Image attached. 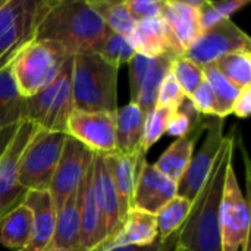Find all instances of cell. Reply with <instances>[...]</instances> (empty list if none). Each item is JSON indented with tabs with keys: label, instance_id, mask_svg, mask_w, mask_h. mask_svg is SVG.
I'll return each mask as SVG.
<instances>
[{
	"label": "cell",
	"instance_id": "21",
	"mask_svg": "<svg viewBox=\"0 0 251 251\" xmlns=\"http://www.w3.org/2000/svg\"><path fill=\"white\" fill-rule=\"evenodd\" d=\"M47 251H82L79 222V188L56 210V226Z\"/></svg>",
	"mask_w": 251,
	"mask_h": 251
},
{
	"label": "cell",
	"instance_id": "20",
	"mask_svg": "<svg viewBox=\"0 0 251 251\" xmlns=\"http://www.w3.org/2000/svg\"><path fill=\"white\" fill-rule=\"evenodd\" d=\"M128 41L134 53L137 54H143L147 57H175L172 43L162 16L138 21L134 31L128 37Z\"/></svg>",
	"mask_w": 251,
	"mask_h": 251
},
{
	"label": "cell",
	"instance_id": "12",
	"mask_svg": "<svg viewBox=\"0 0 251 251\" xmlns=\"http://www.w3.org/2000/svg\"><path fill=\"white\" fill-rule=\"evenodd\" d=\"M93 157V151H90L75 138L66 135L63 150L49 188L56 210H59L69 196L79 188V184L90 168Z\"/></svg>",
	"mask_w": 251,
	"mask_h": 251
},
{
	"label": "cell",
	"instance_id": "9",
	"mask_svg": "<svg viewBox=\"0 0 251 251\" xmlns=\"http://www.w3.org/2000/svg\"><path fill=\"white\" fill-rule=\"evenodd\" d=\"M247 240H250V207L231 166L221 206L222 251H241Z\"/></svg>",
	"mask_w": 251,
	"mask_h": 251
},
{
	"label": "cell",
	"instance_id": "43",
	"mask_svg": "<svg viewBox=\"0 0 251 251\" xmlns=\"http://www.w3.org/2000/svg\"><path fill=\"white\" fill-rule=\"evenodd\" d=\"M16 126H18V124H16V125H13V126H7V125H6V122L0 118V147H1V146H4V144L9 141V138H10V137H12V134L15 132Z\"/></svg>",
	"mask_w": 251,
	"mask_h": 251
},
{
	"label": "cell",
	"instance_id": "3",
	"mask_svg": "<svg viewBox=\"0 0 251 251\" xmlns=\"http://www.w3.org/2000/svg\"><path fill=\"white\" fill-rule=\"evenodd\" d=\"M119 68L106 62L96 51L72 56V101L74 110L85 113H115L118 109Z\"/></svg>",
	"mask_w": 251,
	"mask_h": 251
},
{
	"label": "cell",
	"instance_id": "32",
	"mask_svg": "<svg viewBox=\"0 0 251 251\" xmlns=\"http://www.w3.org/2000/svg\"><path fill=\"white\" fill-rule=\"evenodd\" d=\"M174 112H175L174 109L156 106L144 118L143 132H141V140H140V153L147 154L150 147H153L166 134L168 121Z\"/></svg>",
	"mask_w": 251,
	"mask_h": 251
},
{
	"label": "cell",
	"instance_id": "6",
	"mask_svg": "<svg viewBox=\"0 0 251 251\" xmlns=\"http://www.w3.org/2000/svg\"><path fill=\"white\" fill-rule=\"evenodd\" d=\"M66 135L68 134L65 132H50L43 129L34 135L24 151L18 172V184L24 191H41L50 188Z\"/></svg>",
	"mask_w": 251,
	"mask_h": 251
},
{
	"label": "cell",
	"instance_id": "33",
	"mask_svg": "<svg viewBox=\"0 0 251 251\" xmlns=\"http://www.w3.org/2000/svg\"><path fill=\"white\" fill-rule=\"evenodd\" d=\"M250 0H224V1H206L199 7L200 25L201 31H207L218 25L225 19H231V16L247 6Z\"/></svg>",
	"mask_w": 251,
	"mask_h": 251
},
{
	"label": "cell",
	"instance_id": "1",
	"mask_svg": "<svg viewBox=\"0 0 251 251\" xmlns=\"http://www.w3.org/2000/svg\"><path fill=\"white\" fill-rule=\"evenodd\" d=\"M107 31L90 0L38 1L34 40L54 43L71 56L97 53Z\"/></svg>",
	"mask_w": 251,
	"mask_h": 251
},
{
	"label": "cell",
	"instance_id": "2",
	"mask_svg": "<svg viewBox=\"0 0 251 251\" xmlns=\"http://www.w3.org/2000/svg\"><path fill=\"white\" fill-rule=\"evenodd\" d=\"M234 138L224 137L212 171L194 199L190 213L176 234V246L187 251H222L221 206L228 169L232 166Z\"/></svg>",
	"mask_w": 251,
	"mask_h": 251
},
{
	"label": "cell",
	"instance_id": "15",
	"mask_svg": "<svg viewBox=\"0 0 251 251\" xmlns=\"http://www.w3.org/2000/svg\"><path fill=\"white\" fill-rule=\"evenodd\" d=\"M176 196V184L162 175L147 159L141 163L131 209H138L151 215H156L169 200Z\"/></svg>",
	"mask_w": 251,
	"mask_h": 251
},
{
	"label": "cell",
	"instance_id": "10",
	"mask_svg": "<svg viewBox=\"0 0 251 251\" xmlns=\"http://www.w3.org/2000/svg\"><path fill=\"white\" fill-rule=\"evenodd\" d=\"M224 124V119L216 116H209V119H204L206 137L201 141L199 150H194L190 165L176 185V196H181L190 201H194V199L197 197L212 171L213 162L222 146L225 137Z\"/></svg>",
	"mask_w": 251,
	"mask_h": 251
},
{
	"label": "cell",
	"instance_id": "35",
	"mask_svg": "<svg viewBox=\"0 0 251 251\" xmlns=\"http://www.w3.org/2000/svg\"><path fill=\"white\" fill-rule=\"evenodd\" d=\"M171 72L187 97L204 81L203 69L184 56L172 59Z\"/></svg>",
	"mask_w": 251,
	"mask_h": 251
},
{
	"label": "cell",
	"instance_id": "45",
	"mask_svg": "<svg viewBox=\"0 0 251 251\" xmlns=\"http://www.w3.org/2000/svg\"><path fill=\"white\" fill-rule=\"evenodd\" d=\"M6 144H7V143H6ZM6 144H4V146H6ZM4 146H1V147H0V153H1V150L4 149Z\"/></svg>",
	"mask_w": 251,
	"mask_h": 251
},
{
	"label": "cell",
	"instance_id": "29",
	"mask_svg": "<svg viewBox=\"0 0 251 251\" xmlns=\"http://www.w3.org/2000/svg\"><path fill=\"white\" fill-rule=\"evenodd\" d=\"M213 65L238 90L251 87V49L228 53Z\"/></svg>",
	"mask_w": 251,
	"mask_h": 251
},
{
	"label": "cell",
	"instance_id": "38",
	"mask_svg": "<svg viewBox=\"0 0 251 251\" xmlns=\"http://www.w3.org/2000/svg\"><path fill=\"white\" fill-rule=\"evenodd\" d=\"M188 99L201 116H215L216 96L212 85L206 79L188 96Z\"/></svg>",
	"mask_w": 251,
	"mask_h": 251
},
{
	"label": "cell",
	"instance_id": "42",
	"mask_svg": "<svg viewBox=\"0 0 251 251\" xmlns=\"http://www.w3.org/2000/svg\"><path fill=\"white\" fill-rule=\"evenodd\" d=\"M251 112V87H246L240 90L234 106H232V113L238 118H249Z\"/></svg>",
	"mask_w": 251,
	"mask_h": 251
},
{
	"label": "cell",
	"instance_id": "22",
	"mask_svg": "<svg viewBox=\"0 0 251 251\" xmlns=\"http://www.w3.org/2000/svg\"><path fill=\"white\" fill-rule=\"evenodd\" d=\"M204 129H206V125H204V121H203L200 128L191 131L185 137L176 138L165 150V153L159 157V160L153 166L162 175H165L168 179H171L172 182H175L178 185V182L181 181V178L184 176V174H185V171H187V168L190 165V160L193 157L196 144L200 140Z\"/></svg>",
	"mask_w": 251,
	"mask_h": 251
},
{
	"label": "cell",
	"instance_id": "19",
	"mask_svg": "<svg viewBox=\"0 0 251 251\" xmlns=\"http://www.w3.org/2000/svg\"><path fill=\"white\" fill-rule=\"evenodd\" d=\"M104 160H106L115 190L119 197L122 218L125 219V216L131 210L135 181H137L141 163L146 160V154L140 151L134 154L112 153V154H104Z\"/></svg>",
	"mask_w": 251,
	"mask_h": 251
},
{
	"label": "cell",
	"instance_id": "26",
	"mask_svg": "<svg viewBox=\"0 0 251 251\" xmlns=\"http://www.w3.org/2000/svg\"><path fill=\"white\" fill-rule=\"evenodd\" d=\"M172 59H175V57H172V56L154 57L153 65L141 84V88H140L134 103L140 107L144 118L156 107L159 88H160V84H162L165 75L171 71Z\"/></svg>",
	"mask_w": 251,
	"mask_h": 251
},
{
	"label": "cell",
	"instance_id": "17",
	"mask_svg": "<svg viewBox=\"0 0 251 251\" xmlns=\"http://www.w3.org/2000/svg\"><path fill=\"white\" fill-rule=\"evenodd\" d=\"M32 215L31 240L25 251H47L54 234L56 207L49 190L26 191L22 201Z\"/></svg>",
	"mask_w": 251,
	"mask_h": 251
},
{
	"label": "cell",
	"instance_id": "39",
	"mask_svg": "<svg viewBox=\"0 0 251 251\" xmlns=\"http://www.w3.org/2000/svg\"><path fill=\"white\" fill-rule=\"evenodd\" d=\"M126 6L132 18L138 22L143 19L160 16L163 0H126Z\"/></svg>",
	"mask_w": 251,
	"mask_h": 251
},
{
	"label": "cell",
	"instance_id": "13",
	"mask_svg": "<svg viewBox=\"0 0 251 251\" xmlns=\"http://www.w3.org/2000/svg\"><path fill=\"white\" fill-rule=\"evenodd\" d=\"M66 134L96 154L116 153L115 113L74 110L66 122Z\"/></svg>",
	"mask_w": 251,
	"mask_h": 251
},
{
	"label": "cell",
	"instance_id": "31",
	"mask_svg": "<svg viewBox=\"0 0 251 251\" xmlns=\"http://www.w3.org/2000/svg\"><path fill=\"white\" fill-rule=\"evenodd\" d=\"M204 79L212 85L215 96H216V107H215V116L225 119L228 115H232V106L234 101L240 93V90L232 85L219 71L218 68L210 63L201 68Z\"/></svg>",
	"mask_w": 251,
	"mask_h": 251
},
{
	"label": "cell",
	"instance_id": "5",
	"mask_svg": "<svg viewBox=\"0 0 251 251\" xmlns=\"http://www.w3.org/2000/svg\"><path fill=\"white\" fill-rule=\"evenodd\" d=\"M71 76L72 57L65 60L51 84L22 100V121H29L43 131L66 134V122L74 112Z\"/></svg>",
	"mask_w": 251,
	"mask_h": 251
},
{
	"label": "cell",
	"instance_id": "28",
	"mask_svg": "<svg viewBox=\"0 0 251 251\" xmlns=\"http://www.w3.org/2000/svg\"><path fill=\"white\" fill-rule=\"evenodd\" d=\"M191 204H193V201H190L181 196H175L154 215L156 224H157L159 240L166 241L171 237L178 234V231L182 228V225L190 213Z\"/></svg>",
	"mask_w": 251,
	"mask_h": 251
},
{
	"label": "cell",
	"instance_id": "27",
	"mask_svg": "<svg viewBox=\"0 0 251 251\" xmlns=\"http://www.w3.org/2000/svg\"><path fill=\"white\" fill-rule=\"evenodd\" d=\"M94 10L101 16L107 29L124 37H129L134 31L137 21L129 13L125 1H107V0H91Z\"/></svg>",
	"mask_w": 251,
	"mask_h": 251
},
{
	"label": "cell",
	"instance_id": "18",
	"mask_svg": "<svg viewBox=\"0 0 251 251\" xmlns=\"http://www.w3.org/2000/svg\"><path fill=\"white\" fill-rule=\"evenodd\" d=\"M79 222L82 251H93L104 244V226L93 184V162L79 184Z\"/></svg>",
	"mask_w": 251,
	"mask_h": 251
},
{
	"label": "cell",
	"instance_id": "46",
	"mask_svg": "<svg viewBox=\"0 0 251 251\" xmlns=\"http://www.w3.org/2000/svg\"><path fill=\"white\" fill-rule=\"evenodd\" d=\"M3 3H4V0H0V6H1Z\"/></svg>",
	"mask_w": 251,
	"mask_h": 251
},
{
	"label": "cell",
	"instance_id": "40",
	"mask_svg": "<svg viewBox=\"0 0 251 251\" xmlns=\"http://www.w3.org/2000/svg\"><path fill=\"white\" fill-rule=\"evenodd\" d=\"M203 121H204V119H203ZM201 124H203V122H201ZM201 124H194L184 112H181L179 109H176V110L171 115V118H169V121H168L166 134H168V135H172V137L181 138V137L188 135L191 131L200 128Z\"/></svg>",
	"mask_w": 251,
	"mask_h": 251
},
{
	"label": "cell",
	"instance_id": "34",
	"mask_svg": "<svg viewBox=\"0 0 251 251\" xmlns=\"http://www.w3.org/2000/svg\"><path fill=\"white\" fill-rule=\"evenodd\" d=\"M97 53L110 65L119 68L124 63H128L131 57L135 54L128 38L124 35H119L116 32L107 31L103 43L100 44Z\"/></svg>",
	"mask_w": 251,
	"mask_h": 251
},
{
	"label": "cell",
	"instance_id": "14",
	"mask_svg": "<svg viewBox=\"0 0 251 251\" xmlns=\"http://www.w3.org/2000/svg\"><path fill=\"white\" fill-rule=\"evenodd\" d=\"M203 0H163L162 19L165 21L175 57L184 56L187 49L201 35L199 7Z\"/></svg>",
	"mask_w": 251,
	"mask_h": 251
},
{
	"label": "cell",
	"instance_id": "11",
	"mask_svg": "<svg viewBox=\"0 0 251 251\" xmlns=\"http://www.w3.org/2000/svg\"><path fill=\"white\" fill-rule=\"evenodd\" d=\"M251 47L250 37L232 19H225L201 35L187 49L184 57L200 68L215 63L222 56Z\"/></svg>",
	"mask_w": 251,
	"mask_h": 251
},
{
	"label": "cell",
	"instance_id": "36",
	"mask_svg": "<svg viewBox=\"0 0 251 251\" xmlns=\"http://www.w3.org/2000/svg\"><path fill=\"white\" fill-rule=\"evenodd\" d=\"M153 60L154 57H147V56H143V54H134L131 57V60L128 62V66H129V90H131V101L129 103H134L140 88H141V84L144 81V78L147 76L151 65H153Z\"/></svg>",
	"mask_w": 251,
	"mask_h": 251
},
{
	"label": "cell",
	"instance_id": "23",
	"mask_svg": "<svg viewBox=\"0 0 251 251\" xmlns=\"http://www.w3.org/2000/svg\"><path fill=\"white\" fill-rule=\"evenodd\" d=\"M156 240H159L156 216L138 209H131L125 216L119 231L106 244L146 247L153 244Z\"/></svg>",
	"mask_w": 251,
	"mask_h": 251
},
{
	"label": "cell",
	"instance_id": "4",
	"mask_svg": "<svg viewBox=\"0 0 251 251\" xmlns=\"http://www.w3.org/2000/svg\"><path fill=\"white\" fill-rule=\"evenodd\" d=\"M69 57L60 46L32 38L9 62L19 96L29 99L51 84Z\"/></svg>",
	"mask_w": 251,
	"mask_h": 251
},
{
	"label": "cell",
	"instance_id": "24",
	"mask_svg": "<svg viewBox=\"0 0 251 251\" xmlns=\"http://www.w3.org/2000/svg\"><path fill=\"white\" fill-rule=\"evenodd\" d=\"M144 115L135 103L118 107L115 112V141L116 153L134 154L140 151Z\"/></svg>",
	"mask_w": 251,
	"mask_h": 251
},
{
	"label": "cell",
	"instance_id": "16",
	"mask_svg": "<svg viewBox=\"0 0 251 251\" xmlns=\"http://www.w3.org/2000/svg\"><path fill=\"white\" fill-rule=\"evenodd\" d=\"M93 184H94V193L96 200L100 209L103 226H104V237L106 243H109L115 234L119 231L124 218L121 212V203L118 193L115 190L110 172L107 169L104 154H96L93 159Z\"/></svg>",
	"mask_w": 251,
	"mask_h": 251
},
{
	"label": "cell",
	"instance_id": "7",
	"mask_svg": "<svg viewBox=\"0 0 251 251\" xmlns=\"http://www.w3.org/2000/svg\"><path fill=\"white\" fill-rule=\"evenodd\" d=\"M38 131L35 124L21 121L0 153V221L22 201L26 193L18 184V172L24 151Z\"/></svg>",
	"mask_w": 251,
	"mask_h": 251
},
{
	"label": "cell",
	"instance_id": "8",
	"mask_svg": "<svg viewBox=\"0 0 251 251\" xmlns=\"http://www.w3.org/2000/svg\"><path fill=\"white\" fill-rule=\"evenodd\" d=\"M38 1L4 0L0 6V69L34 38Z\"/></svg>",
	"mask_w": 251,
	"mask_h": 251
},
{
	"label": "cell",
	"instance_id": "44",
	"mask_svg": "<svg viewBox=\"0 0 251 251\" xmlns=\"http://www.w3.org/2000/svg\"><path fill=\"white\" fill-rule=\"evenodd\" d=\"M172 251H187V250H184V249H181V247H178V246H175V249Z\"/></svg>",
	"mask_w": 251,
	"mask_h": 251
},
{
	"label": "cell",
	"instance_id": "25",
	"mask_svg": "<svg viewBox=\"0 0 251 251\" xmlns=\"http://www.w3.org/2000/svg\"><path fill=\"white\" fill-rule=\"evenodd\" d=\"M32 232V215L19 203L0 221V243L12 251H25Z\"/></svg>",
	"mask_w": 251,
	"mask_h": 251
},
{
	"label": "cell",
	"instance_id": "37",
	"mask_svg": "<svg viewBox=\"0 0 251 251\" xmlns=\"http://www.w3.org/2000/svg\"><path fill=\"white\" fill-rule=\"evenodd\" d=\"M184 97H185V94L182 93V90L178 85L176 79L174 78L172 72L169 71L160 84L156 106L157 107H169V109L176 110Z\"/></svg>",
	"mask_w": 251,
	"mask_h": 251
},
{
	"label": "cell",
	"instance_id": "41",
	"mask_svg": "<svg viewBox=\"0 0 251 251\" xmlns=\"http://www.w3.org/2000/svg\"><path fill=\"white\" fill-rule=\"evenodd\" d=\"M176 246V235L171 237L166 241L156 240L153 244L146 247H135V246H109L101 244L93 251H172Z\"/></svg>",
	"mask_w": 251,
	"mask_h": 251
},
{
	"label": "cell",
	"instance_id": "30",
	"mask_svg": "<svg viewBox=\"0 0 251 251\" xmlns=\"http://www.w3.org/2000/svg\"><path fill=\"white\" fill-rule=\"evenodd\" d=\"M22 100L7 63L0 69V118L7 126L22 121Z\"/></svg>",
	"mask_w": 251,
	"mask_h": 251
}]
</instances>
